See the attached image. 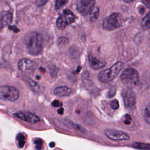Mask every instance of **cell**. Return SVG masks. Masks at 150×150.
I'll use <instances>...</instances> for the list:
<instances>
[{"mask_svg": "<svg viewBox=\"0 0 150 150\" xmlns=\"http://www.w3.org/2000/svg\"><path fill=\"white\" fill-rule=\"evenodd\" d=\"M26 46L28 52L33 55L40 54L42 50V37L38 32L30 34L26 41Z\"/></svg>", "mask_w": 150, "mask_h": 150, "instance_id": "1", "label": "cell"}, {"mask_svg": "<svg viewBox=\"0 0 150 150\" xmlns=\"http://www.w3.org/2000/svg\"><path fill=\"white\" fill-rule=\"evenodd\" d=\"M124 63L118 62L112 67L100 71L98 75L99 81L103 83H108L114 80L118 74L124 66Z\"/></svg>", "mask_w": 150, "mask_h": 150, "instance_id": "2", "label": "cell"}, {"mask_svg": "<svg viewBox=\"0 0 150 150\" xmlns=\"http://www.w3.org/2000/svg\"><path fill=\"white\" fill-rule=\"evenodd\" d=\"M121 82L128 88H132L138 85L139 74L137 70L133 68H127L121 74Z\"/></svg>", "mask_w": 150, "mask_h": 150, "instance_id": "3", "label": "cell"}, {"mask_svg": "<svg viewBox=\"0 0 150 150\" xmlns=\"http://www.w3.org/2000/svg\"><path fill=\"white\" fill-rule=\"evenodd\" d=\"M122 16L119 13H113L103 20V28L106 30H112L122 25Z\"/></svg>", "mask_w": 150, "mask_h": 150, "instance_id": "4", "label": "cell"}, {"mask_svg": "<svg viewBox=\"0 0 150 150\" xmlns=\"http://www.w3.org/2000/svg\"><path fill=\"white\" fill-rule=\"evenodd\" d=\"M75 15L69 9L63 11L56 21V26L60 29H64L67 26L72 23L76 20Z\"/></svg>", "mask_w": 150, "mask_h": 150, "instance_id": "5", "label": "cell"}, {"mask_svg": "<svg viewBox=\"0 0 150 150\" xmlns=\"http://www.w3.org/2000/svg\"><path fill=\"white\" fill-rule=\"evenodd\" d=\"M19 96V91L15 87L9 86L0 87V99L13 102L18 98Z\"/></svg>", "mask_w": 150, "mask_h": 150, "instance_id": "6", "label": "cell"}, {"mask_svg": "<svg viewBox=\"0 0 150 150\" xmlns=\"http://www.w3.org/2000/svg\"><path fill=\"white\" fill-rule=\"evenodd\" d=\"M95 0H80L77 5V9L83 15H89L94 8Z\"/></svg>", "mask_w": 150, "mask_h": 150, "instance_id": "7", "label": "cell"}, {"mask_svg": "<svg viewBox=\"0 0 150 150\" xmlns=\"http://www.w3.org/2000/svg\"><path fill=\"white\" fill-rule=\"evenodd\" d=\"M36 63L26 58L21 59L18 63V68L25 74H30L32 73L36 69Z\"/></svg>", "mask_w": 150, "mask_h": 150, "instance_id": "8", "label": "cell"}, {"mask_svg": "<svg viewBox=\"0 0 150 150\" xmlns=\"http://www.w3.org/2000/svg\"><path fill=\"white\" fill-rule=\"evenodd\" d=\"M104 133L107 138L114 141H125L130 139L129 135L121 131L107 129L105 130Z\"/></svg>", "mask_w": 150, "mask_h": 150, "instance_id": "9", "label": "cell"}, {"mask_svg": "<svg viewBox=\"0 0 150 150\" xmlns=\"http://www.w3.org/2000/svg\"><path fill=\"white\" fill-rule=\"evenodd\" d=\"M122 97L123 98L124 105L126 107L132 108L135 105L136 103L135 97L130 88L123 90L122 91Z\"/></svg>", "mask_w": 150, "mask_h": 150, "instance_id": "10", "label": "cell"}, {"mask_svg": "<svg viewBox=\"0 0 150 150\" xmlns=\"http://www.w3.org/2000/svg\"><path fill=\"white\" fill-rule=\"evenodd\" d=\"M13 115L19 119L32 124L36 123L40 121L39 118L36 115L29 111L18 112L14 114Z\"/></svg>", "mask_w": 150, "mask_h": 150, "instance_id": "11", "label": "cell"}, {"mask_svg": "<svg viewBox=\"0 0 150 150\" xmlns=\"http://www.w3.org/2000/svg\"><path fill=\"white\" fill-rule=\"evenodd\" d=\"M12 14L9 11H2L0 13V28H2L12 22Z\"/></svg>", "mask_w": 150, "mask_h": 150, "instance_id": "12", "label": "cell"}, {"mask_svg": "<svg viewBox=\"0 0 150 150\" xmlns=\"http://www.w3.org/2000/svg\"><path fill=\"white\" fill-rule=\"evenodd\" d=\"M54 94L59 97H65L70 95L72 93V89L67 86H58L54 88Z\"/></svg>", "mask_w": 150, "mask_h": 150, "instance_id": "13", "label": "cell"}, {"mask_svg": "<svg viewBox=\"0 0 150 150\" xmlns=\"http://www.w3.org/2000/svg\"><path fill=\"white\" fill-rule=\"evenodd\" d=\"M88 62L91 67L94 70H97L103 68L106 64L105 62L100 61L91 55L88 56Z\"/></svg>", "mask_w": 150, "mask_h": 150, "instance_id": "14", "label": "cell"}, {"mask_svg": "<svg viewBox=\"0 0 150 150\" xmlns=\"http://www.w3.org/2000/svg\"><path fill=\"white\" fill-rule=\"evenodd\" d=\"M24 80L27 82V83L28 84L29 87L33 91L37 92L39 90V84L36 81H33L30 78H29V77L25 76L24 77Z\"/></svg>", "mask_w": 150, "mask_h": 150, "instance_id": "15", "label": "cell"}, {"mask_svg": "<svg viewBox=\"0 0 150 150\" xmlns=\"http://www.w3.org/2000/svg\"><path fill=\"white\" fill-rule=\"evenodd\" d=\"M16 141L19 148L23 147L26 142V137L22 133H19L16 137Z\"/></svg>", "mask_w": 150, "mask_h": 150, "instance_id": "16", "label": "cell"}, {"mask_svg": "<svg viewBox=\"0 0 150 150\" xmlns=\"http://www.w3.org/2000/svg\"><path fill=\"white\" fill-rule=\"evenodd\" d=\"M142 26L144 29H150V12L143 18L142 21Z\"/></svg>", "mask_w": 150, "mask_h": 150, "instance_id": "17", "label": "cell"}, {"mask_svg": "<svg viewBox=\"0 0 150 150\" xmlns=\"http://www.w3.org/2000/svg\"><path fill=\"white\" fill-rule=\"evenodd\" d=\"M64 124L67 126H68V127H70V128H73V129H74L75 130L80 131L81 132H84V129L82 127L80 126L78 124H74V123H73V122H72L71 121L66 120V121H64Z\"/></svg>", "mask_w": 150, "mask_h": 150, "instance_id": "18", "label": "cell"}, {"mask_svg": "<svg viewBox=\"0 0 150 150\" xmlns=\"http://www.w3.org/2000/svg\"><path fill=\"white\" fill-rule=\"evenodd\" d=\"M132 147L138 149H150V144L142 142H134L132 144Z\"/></svg>", "mask_w": 150, "mask_h": 150, "instance_id": "19", "label": "cell"}, {"mask_svg": "<svg viewBox=\"0 0 150 150\" xmlns=\"http://www.w3.org/2000/svg\"><path fill=\"white\" fill-rule=\"evenodd\" d=\"M144 118L147 124H150V105L147 106L145 108L144 112Z\"/></svg>", "mask_w": 150, "mask_h": 150, "instance_id": "20", "label": "cell"}, {"mask_svg": "<svg viewBox=\"0 0 150 150\" xmlns=\"http://www.w3.org/2000/svg\"><path fill=\"white\" fill-rule=\"evenodd\" d=\"M99 14V9L98 8H94L92 12L89 14L90 15V21H94L96 20Z\"/></svg>", "mask_w": 150, "mask_h": 150, "instance_id": "21", "label": "cell"}, {"mask_svg": "<svg viewBox=\"0 0 150 150\" xmlns=\"http://www.w3.org/2000/svg\"><path fill=\"white\" fill-rule=\"evenodd\" d=\"M68 0H56L55 1V9L56 10H58L62 8L63 6H64Z\"/></svg>", "mask_w": 150, "mask_h": 150, "instance_id": "22", "label": "cell"}, {"mask_svg": "<svg viewBox=\"0 0 150 150\" xmlns=\"http://www.w3.org/2000/svg\"><path fill=\"white\" fill-rule=\"evenodd\" d=\"M69 42V39L66 37H61L57 40V45L59 46L66 45Z\"/></svg>", "mask_w": 150, "mask_h": 150, "instance_id": "23", "label": "cell"}, {"mask_svg": "<svg viewBox=\"0 0 150 150\" xmlns=\"http://www.w3.org/2000/svg\"><path fill=\"white\" fill-rule=\"evenodd\" d=\"M110 105L113 110H117L119 108V103L117 100L114 99L110 101Z\"/></svg>", "mask_w": 150, "mask_h": 150, "instance_id": "24", "label": "cell"}, {"mask_svg": "<svg viewBox=\"0 0 150 150\" xmlns=\"http://www.w3.org/2000/svg\"><path fill=\"white\" fill-rule=\"evenodd\" d=\"M34 143L35 144L36 148L38 149H40L42 148V145H43V141L40 139H35L34 141Z\"/></svg>", "mask_w": 150, "mask_h": 150, "instance_id": "25", "label": "cell"}, {"mask_svg": "<svg viewBox=\"0 0 150 150\" xmlns=\"http://www.w3.org/2000/svg\"><path fill=\"white\" fill-rule=\"evenodd\" d=\"M57 71H58L57 68L55 66H52L50 67V73L51 76L54 77V76H56Z\"/></svg>", "mask_w": 150, "mask_h": 150, "instance_id": "26", "label": "cell"}, {"mask_svg": "<svg viewBox=\"0 0 150 150\" xmlns=\"http://www.w3.org/2000/svg\"><path fill=\"white\" fill-rule=\"evenodd\" d=\"M49 0H36V3L38 6H42L45 5Z\"/></svg>", "mask_w": 150, "mask_h": 150, "instance_id": "27", "label": "cell"}, {"mask_svg": "<svg viewBox=\"0 0 150 150\" xmlns=\"http://www.w3.org/2000/svg\"><path fill=\"white\" fill-rule=\"evenodd\" d=\"M52 105L54 107H60L62 105V103L58 100H54L52 102Z\"/></svg>", "mask_w": 150, "mask_h": 150, "instance_id": "28", "label": "cell"}, {"mask_svg": "<svg viewBox=\"0 0 150 150\" xmlns=\"http://www.w3.org/2000/svg\"><path fill=\"white\" fill-rule=\"evenodd\" d=\"M8 28H9V29L12 30L14 32H18L19 31V30L15 26H9Z\"/></svg>", "mask_w": 150, "mask_h": 150, "instance_id": "29", "label": "cell"}, {"mask_svg": "<svg viewBox=\"0 0 150 150\" xmlns=\"http://www.w3.org/2000/svg\"><path fill=\"white\" fill-rule=\"evenodd\" d=\"M142 1L146 6L150 8V0H142Z\"/></svg>", "mask_w": 150, "mask_h": 150, "instance_id": "30", "label": "cell"}, {"mask_svg": "<svg viewBox=\"0 0 150 150\" xmlns=\"http://www.w3.org/2000/svg\"><path fill=\"white\" fill-rule=\"evenodd\" d=\"M131 119L125 118V120H124V124H126V125H129V124H130V123H131Z\"/></svg>", "mask_w": 150, "mask_h": 150, "instance_id": "31", "label": "cell"}, {"mask_svg": "<svg viewBox=\"0 0 150 150\" xmlns=\"http://www.w3.org/2000/svg\"><path fill=\"white\" fill-rule=\"evenodd\" d=\"M81 69V66H78V67H77V69L75 70L76 71H74L73 73L74 74H77V73H79V72L80 71Z\"/></svg>", "mask_w": 150, "mask_h": 150, "instance_id": "32", "label": "cell"}, {"mask_svg": "<svg viewBox=\"0 0 150 150\" xmlns=\"http://www.w3.org/2000/svg\"><path fill=\"white\" fill-rule=\"evenodd\" d=\"M63 111H64V109L63 108H60L59 109H58V110H57V112H58V113L59 114H60V115H62V114H63Z\"/></svg>", "mask_w": 150, "mask_h": 150, "instance_id": "33", "label": "cell"}, {"mask_svg": "<svg viewBox=\"0 0 150 150\" xmlns=\"http://www.w3.org/2000/svg\"><path fill=\"white\" fill-rule=\"evenodd\" d=\"M124 2H127V3H129V2H132V1H133L134 0H123Z\"/></svg>", "mask_w": 150, "mask_h": 150, "instance_id": "34", "label": "cell"}, {"mask_svg": "<svg viewBox=\"0 0 150 150\" xmlns=\"http://www.w3.org/2000/svg\"><path fill=\"white\" fill-rule=\"evenodd\" d=\"M54 146V142H51L50 144V147H53Z\"/></svg>", "mask_w": 150, "mask_h": 150, "instance_id": "35", "label": "cell"}, {"mask_svg": "<svg viewBox=\"0 0 150 150\" xmlns=\"http://www.w3.org/2000/svg\"><path fill=\"white\" fill-rule=\"evenodd\" d=\"M36 78L37 79H40V76H36Z\"/></svg>", "mask_w": 150, "mask_h": 150, "instance_id": "36", "label": "cell"}]
</instances>
